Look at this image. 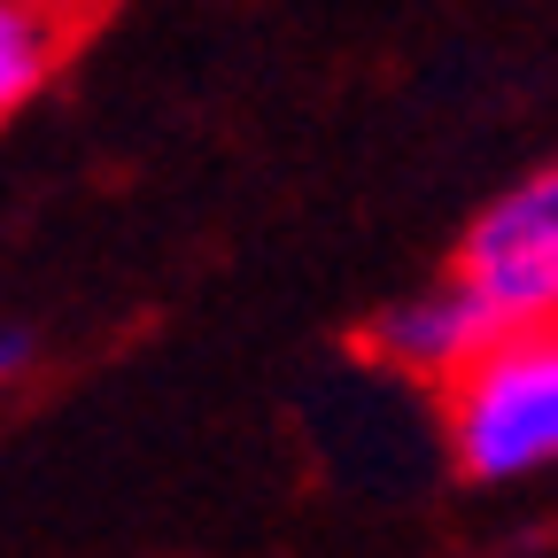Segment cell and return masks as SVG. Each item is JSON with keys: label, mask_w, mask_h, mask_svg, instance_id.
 Returning a JSON list of instances; mask_svg holds the SVG:
<instances>
[{"label": "cell", "mask_w": 558, "mask_h": 558, "mask_svg": "<svg viewBox=\"0 0 558 558\" xmlns=\"http://www.w3.org/2000/svg\"><path fill=\"white\" fill-rule=\"evenodd\" d=\"M442 435L465 481H527L558 465V326H505L442 380Z\"/></svg>", "instance_id": "1"}, {"label": "cell", "mask_w": 558, "mask_h": 558, "mask_svg": "<svg viewBox=\"0 0 558 558\" xmlns=\"http://www.w3.org/2000/svg\"><path fill=\"white\" fill-rule=\"evenodd\" d=\"M458 279L497 326H558V163L527 171L458 241Z\"/></svg>", "instance_id": "2"}, {"label": "cell", "mask_w": 558, "mask_h": 558, "mask_svg": "<svg viewBox=\"0 0 558 558\" xmlns=\"http://www.w3.org/2000/svg\"><path fill=\"white\" fill-rule=\"evenodd\" d=\"M505 326H497V311H488L465 279L450 271V279H435V288H418V295H403V303H388L373 326H365V349L388 365V373H403V380H458L488 341H497Z\"/></svg>", "instance_id": "3"}, {"label": "cell", "mask_w": 558, "mask_h": 558, "mask_svg": "<svg viewBox=\"0 0 558 558\" xmlns=\"http://www.w3.org/2000/svg\"><path fill=\"white\" fill-rule=\"evenodd\" d=\"M54 54H62V16L32 9V0H0V124L54 78Z\"/></svg>", "instance_id": "4"}, {"label": "cell", "mask_w": 558, "mask_h": 558, "mask_svg": "<svg viewBox=\"0 0 558 558\" xmlns=\"http://www.w3.org/2000/svg\"><path fill=\"white\" fill-rule=\"evenodd\" d=\"M39 365V333L32 326H0V388H16Z\"/></svg>", "instance_id": "5"}, {"label": "cell", "mask_w": 558, "mask_h": 558, "mask_svg": "<svg viewBox=\"0 0 558 558\" xmlns=\"http://www.w3.org/2000/svg\"><path fill=\"white\" fill-rule=\"evenodd\" d=\"M32 9H47V16H62V0H32Z\"/></svg>", "instance_id": "6"}]
</instances>
